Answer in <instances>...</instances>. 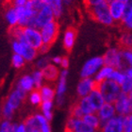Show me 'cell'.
<instances>
[{"mask_svg": "<svg viewBox=\"0 0 132 132\" xmlns=\"http://www.w3.org/2000/svg\"><path fill=\"white\" fill-rule=\"evenodd\" d=\"M11 63H12V66H13L14 68L20 69L25 65L26 60L23 58L21 55L13 54V55H12V58H11Z\"/></svg>", "mask_w": 132, "mask_h": 132, "instance_id": "e575fe53", "label": "cell"}, {"mask_svg": "<svg viewBox=\"0 0 132 132\" xmlns=\"http://www.w3.org/2000/svg\"><path fill=\"white\" fill-rule=\"evenodd\" d=\"M131 90H132V79L127 76L125 81L121 84V91L124 94H128Z\"/></svg>", "mask_w": 132, "mask_h": 132, "instance_id": "74e56055", "label": "cell"}, {"mask_svg": "<svg viewBox=\"0 0 132 132\" xmlns=\"http://www.w3.org/2000/svg\"><path fill=\"white\" fill-rule=\"evenodd\" d=\"M48 4H49L48 0H28V3L26 4V6L28 7L29 9H31L35 13H37L44 7H45Z\"/></svg>", "mask_w": 132, "mask_h": 132, "instance_id": "f1b7e54d", "label": "cell"}, {"mask_svg": "<svg viewBox=\"0 0 132 132\" xmlns=\"http://www.w3.org/2000/svg\"><path fill=\"white\" fill-rule=\"evenodd\" d=\"M28 99H29V102L33 106H41V104L43 103V98H42L41 93L37 89L30 92Z\"/></svg>", "mask_w": 132, "mask_h": 132, "instance_id": "836d02e7", "label": "cell"}, {"mask_svg": "<svg viewBox=\"0 0 132 132\" xmlns=\"http://www.w3.org/2000/svg\"><path fill=\"white\" fill-rule=\"evenodd\" d=\"M123 120L124 116L116 115L110 121L103 125L99 132H124L123 129Z\"/></svg>", "mask_w": 132, "mask_h": 132, "instance_id": "5bb4252c", "label": "cell"}, {"mask_svg": "<svg viewBox=\"0 0 132 132\" xmlns=\"http://www.w3.org/2000/svg\"><path fill=\"white\" fill-rule=\"evenodd\" d=\"M1 1H2V0H0V2H1Z\"/></svg>", "mask_w": 132, "mask_h": 132, "instance_id": "6f0895ef", "label": "cell"}, {"mask_svg": "<svg viewBox=\"0 0 132 132\" xmlns=\"http://www.w3.org/2000/svg\"><path fill=\"white\" fill-rule=\"evenodd\" d=\"M43 101H53L56 97V89L49 84H44L39 89Z\"/></svg>", "mask_w": 132, "mask_h": 132, "instance_id": "44dd1931", "label": "cell"}, {"mask_svg": "<svg viewBox=\"0 0 132 132\" xmlns=\"http://www.w3.org/2000/svg\"><path fill=\"white\" fill-rule=\"evenodd\" d=\"M64 132H72V131L70 129H68V128H65V131Z\"/></svg>", "mask_w": 132, "mask_h": 132, "instance_id": "db71d44e", "label": "cell"}, {"mask_svg": "<svg viewBox=\"0 0 132 132\" xmlns=\"http://www.w3.org/2000/svg\"><path fill=\"white\" fill-rule=\"evenodd\" d=\"M49 48H50L49 46H47V45H44H44L38 50V52H40L41 54H45V53H47V51L49 50Z\"/></svg>", "mask_w": 132, "mask_h": 132, "instance_id": "c3c4849f", "label": "cell"}, {"mask_svg": "<svg viewBox=\"0 0 132 132\" xmlns=\"http://www.w3.org/2000/svg\"><path fill=\"white\" fill-rule=\"evenodd\" d=\"M108 1H110V0H108ZM117 1H121V2H125L126 0H117Z\"/></svg>", "mask_w": 132, "mask_h": 132, "instance_id": "11a10c76", "label": "cell"}, {"mask_svg": "<svg viewBox=\"0 0 132 132\" xmlns=\"http://www.w3.org/2000/svg\"><path fill=\"white\" fill-rule=\"evenodd\" d=\"M1 114H2V110H1V108H0V116H1Z\"/></svg>", "mask_w": 132, "mask_h": 132, "instance_id": "9f6ffc18", "label": "cell"}, {"mask_svg": "<svg viewBox=\"0 0 132 132\" xmlns=\"http://www.w3.org/2000/svg\"><path fill=\"white\" fill-rule=\"evenodd\" d=\"M67 77H68V70L62 69L60 73L58 84L56 88V100L58 106H61L64 102V94L67 90Z\"/></svg>", "mask_w": 132, "mask_h": 132, "instance_id": "ba28073f", "label": "cell"}, {"mask_svg": "<svg viewBox=\"0 0 132 132\" xmlns=\"http://www.w3.org/2000/svg\"><path fill=\"white\" fill-rule=\"evenodd\" d=\"M125 72H126V75L127 77L132 79V68L131 67H127V68L125 69Z\"/></svg>", "mask_w": 132, "mask_h": 132, "instance_id": "681fc988", "label": "cell"}, {"mask_svg": "<svg viewBox=\"0 0 132 132\" xmlns=\"http://www.w3.org/2000/svg\"><path fill=\"white\" fill-rule=\"evenodd\" d=\"M17 88L21 89L25 93H30L35 89V84L31 75H25L19 78L16 84Z\"/></svg>", "mask_w": 132, "mask_h": 132, "instance_id": "e0dca14e", "label": "cell"}, {"mask_svg": "<svg viewBox=\"0 0 132 132\" xmlns=\"http://www.w3.org/2000/svg\"><path fill=\"white\" fill-rule=\"evenodd\" d=\"M72 2H73V0H63V5H71Z\"/></svg>", "mask_w": 132, "mask_h": 132, "instance_id": "816d5d0a", "label": "cell"}, {"mask_svg": "<svg viewBox=\"0 0 132 132\" xmlns=\"http://www.w3.org/2000/svg\"><path fill=\"white\" fill-rule=\"evenodd\" d=\"M55 13H54L51 6L48 4V5H46L45 7L42 9L39 12L36 13L34 18L28 24V27L35 28L37 29H41L45 25L55 21Z\"/></svg>", "mask_w": 132, "mask_h": 132, "instance_id": "3957f363", "label": "cell"}, {"mask_svg": "<svg viewBox=\"0 0 132 132\" xmlns=\"http://www.w3.org/2000/svg\"><path fill=\"white\" fill-rule=\"evenodd\" d=\"M104 65L105 63L103 57L97 56V57L91 58L84 63L81 71H80V76H81L82 78L94 77L97 72Z\"/></svg>", "mask_w": 132, "mask_h": 132, "instance_id": "8992f818", "label": "cell"}, {"mask_svg": "<svg viewBox=\"0 0 132 132\" xmlns=\"http://www.w3.org/2000/svg\"><path fill=\"white\" fill-rule=\"evenodd\" d=\"M2 115L4 117L5 120H11L12 118V116H13V113H14V110L11 109L10 106H9L6 102H4V104L2 106Z\"/></svg>", "mask_w": 132, "mask_h": 132, "instance_id": "8d00e7d4", "label": "cell"}, {"mask_svg": "<svg viewBox=\"0 0 132 132\" xmlns=\"http://www.w3.org/2000/svg\"><path fill=\"white\" fill-rule=\"evenodd\" d=\"M97 89L102 94L106 103L114 104L119 95L121 94V86L110 79L105 80L97 84Z\"/></svg>", "mask_w": 132, "mask_h": 132, "instance_id": "7a4b0ae2", "label": "cell"}, {"mask_svg": "<svg viewBox=\"0 0 132 132\" xmlns=\"http://www.w3.org/2000/svg\"><path fill=\"white\" fill-rule=\"evenodd\" d=\"M59 29L60 28H59V24L57 21H53L40 29L44 45L50 47L54 44V42L58 38Z\"/></svg>", "mask_w": 132, "mask_h": 132, "instance_id": "52a82bcc", "label": "cell"}, {"mask_svg": "<svg viewBox=\"0 0 132 132\" xmlns=\"http://www.w3.org/2000/svg\"><path fill=\"white\" fill-rule=\"evenodd\" d=\"M125 5H126V10H129L132 8V0H126L125 1Z\"/></svg>", "mask_w": 132, "mask_h": 132, "instance_id": "f907efd6", "label": "cell"}, {"mask_svg": "<svg viewBox=\"0 0 132 132\" xmlns=\"http://www.w3.org/2000/svg\"><path fill=\"white\" fill-rule=\"evenodd\" d=\"M61 66L62 67V69H67V68H68V66H69V60H68V58H66V57H62Z\"/></svg>", "mask_w": 132, "mask_h": 132, "instance_id": "7dc6e473", "label": "cell"}, {"mask_svg": "<svg viewBox=\"0 0 132 132\" xmlns=\"http://www.w3.org/2000/svg\"><path fill=\"white\" fill-rule=\"evenodd\" d=\"M121 26L125 30L132 31V8L126 10L125 15L121 21Z\"/></svg>", "mask_w": 132, "mask_h": 132, "instance_id": "f546056e", "label": "cell"}, {"mask_svg": "<svg viewBox=\"0 0 132 132\" xmlns=\"http://www.w3.org/2000/svg\"><path fill=\"white\" fill-rule=\"evenodd\" d=\"M96 113L99 117V120L101 122V127L106 124L108 121H110V119H112L113 117L117 115L114 104H111V103H105L103 107Z\"/></svg>", "mask_w": 132, "mask_h": 132, "instance_id": "9a60e30c", "label": "cell"}, {"mask_svg": "<svg viewBox=\"0 0 132 132\" xmlns=\"http://www.w3.org/2000/svg\"><path fill=\"white\" fill-rule=\"evenodd\" d=\"M83 1H84V4H85L86 7L90 9L92 7H94V6L98 5L99 3L103 2L104 0H83Z\"/></svg>", "mask_w": 132, "mask_h": 132, "instance_id": "7bdbcfd3", "label": "cell"}, {"mask_svg": "<svg viewBox=\"0 0 132 132\" xmlns=\"http://www.w3.org/2000/svg\"><path fill=\"white\" fill-rule=\"evenodd\" d=\"M82 119L86 124H88L90 127L94 128L96 131H99L100 128H101V122H100V120H99V117H98V115H97L96 112L84 115L82 117Z\"/></svg>", "mask_w": 132, "mask_h": 132, "instance_id": "cb8c5ba5", "label": "cell"}, {"mask_svg": "<svg viewBox=\"0 0 132 132\" xmlns=\"http://www.w3.org/2000/svg\"><path fill=\"white\" fill-rule=\"evenodd\" d=\"M128 117H129V119H130V121H131V123H132V113H130L129 115H128Z\"/></svg>", "mask_w": 132, "mask_h": 132, "instance_id": "f5cc1de1", "label": "cell"}, {"mask_svg": "<svg viewBox=\"0 0 132 132\" xmlns=\"http://www.w3.org/2000/svg\"><path fill=\"white\" fill-rule=\"evenodd\" d=\"M37 54H38V50L33 48L32 46H30L27 43H24V48H23V52L21 56L25 59L26 61H34L37 57Z\"/></svg>", "mask_w": 132, "mask_h": 132, "instance_id": "4316f807", "label": "cell"}, {"mask_svg": "<svg viewBox=\"0 0 132 132\" xmlns=\"http://www.w3.org/2000/svg\"><path fill=\"white\" fill-rule=\"evenodd\" d=\"M15 132H28V129L26 127L24 123L15 125Z\"/></svg>", "mask_w": 132, "mask_h": 132, "instance_id": "ee69618b", "label": "cell"}, {"mask_svg": "<svg viewBox=\"0 0 132 132\" xmlns=\"http://www.w3.org/2000/svg\"><path fill=\"white\" fill-rule=\"evenodd\" d=\"M28 132H41V122L39 121L36 114L27 117L24 122Z\"/></svg>", "mask_w": 132, "mask_h": 132, "instance_id": "d6986e66", "label": "cell"}, {"mask_svg": "<svg viewBox=\"0 0 132 132\" xmlns=\"http://www.w3.org/2000/svg\"><path fill=\"white\" fill-rule=\"evenodd\" d=\"M48 3L55 13L56 18H60L63 11V0H48Z\"/></svg>", "mask_w": 132, "mask_h": 132, "instance_id": "4dcf8cb0", "label": "cell"}, {"mask_svg": "<svg viewBox=\"0 0 132 132\" xmlns=\"http://www.w3.org/2000/svg\"><path fill=\"white\" fill-rule=\"evenodd\" d=\"M26 95H27V93H25V92L22 91L21 89L16 87V88L14 89L13 91L10 94V95L8 96V98H7V100H6L5 102L15 111V110L21 106L22 102L24 101V99L26 98Z\"/></svg>", "mask_w": 132, "mask_h": 132, "instance_id": "4fadbf2b", "label": "cell"}, {"mask_svg": "<svg viewBox=\"0 0 132 132\" xmlns=\"http://www.w3.org/2000/svg\"><path fill=\"white\" fill-rule=\"evenodd\" d=\"M53 107H54L53 101H43V103L41 104L42 114L48 121H51L53 118Z\"/></svg>", "mask_w": 132, "mask_h": 132, "instance_id": "83f0119b", "label": "cell"}, {"mask_svg": "<svg viewBox=\"0 0 132 132\" xmlns=\"http://www.w3.org/2000/svg\"><path fill=\"white\" fill-rule=\"evenodd\" d=\"M66 128L70 129L72 132H97L94 128L86 124L82 118H74L71 116L67 121Z\"/></svg>", "mask_w": 132, "mask_h": 132, "instance_id": "30bf717a", "label": "cell"}, {"mask_svg": "<svg viewBox=\"0 0 132 132\" xmlns=\"http://www.w3.org/2000/svg\"><path fill=\"white\" fill-rule=\"evenodd\" d=\"M89 14L95 22L101 25L110 27L115 23L110 15L108 0H104L103 2L99 3L98 5L89 9Z\"/></svg>", "mask_w": 132, "mask_h": 132, "instance_id": "6da1fadb", "label": "cell"}, {"mask_svg": "<svg viewBox=\"0 0 132 132\" xmlns=\"http://www.w3.org/2000/svg\"><path fill=\"white\" fill-rule=\"evenodd\" d=\"M97 88V82L93 77L81 78L77 87V93L79 98L88 96L92 92Z\"/></svg>", "mask_w": 132, "mask_h": 132, "instance_id": "9c48e42d", "label": "cell"}, {"mask_svg": "<svg viewBox=\"0 0 132 132\" xmlns=\"http://www.w3.org/2000/svg\"><path fill=\"white\" fill-rule=\"evenodd\" d=\"M122 55L126 68L127 67L132 68V49H122Z\"/></svg>", "mask_w": 132, "mask_h": 132, "instance_id": "d590c367", "label": "cell"}, {"mask_svg": "<svg viewBox=\"0 0 132 132\" xmlns=\"http://www.w3.org/2000/svg\"><path fill=\"white\" fill-rule=\"evenodd\" d=\"M88 98L91 102L92 106L94 108V110H95V112H97L102 107H103V105L106 103L105 102V99L102 95V94L100 93L98 89H95L94 91L92 92L91 94L88 95Z\"/></svg>", "mask_w": 132, "mask_h": 132, "instance_id": "2e32d148", "label": "cell"}, {"mask_svg": "<svg viewBox=\"0 0 132 132\" xmlns=\"http://www.w3.org/2000/svg\"><path fill=\"white\" fill-rule=\"evenodd\" d=\"M113 70H114V69H113L112 67L108 66V65H104L98 72H97L96 75L94 77V80H95L97 82V84H98V83L103 82L105 80L110 79V75L112 74Z\"/></svg>", "mask_w": 132, "mask_h": 132, "instance_id": "603a6c76", "label": "cell"}, {"mask_svg": "<svg viewBox=\"0 0 132 132\" xmlns=\"http://www.w3.org/2000/svg\"><path fill=\"white\" fill-rule=\"evenodd\" d=\"M42 71L44 73V79L48 80L50 82L58 79L59 77H60V73H61V72L59 71L58 67L56 65H54V64H49L47 67H45Z\"/></svg>", "mask_w": 132, "mask_h": 132, "instance_id": "ffe728a7", "label": "cell"}, {"mask_svg": "<svg viewBox=\"0 0 132 132\" xmlns=\"http://www.w3.org/2000/svg\"><path fill=\"white\" fill-rule=\"evenodd\" d=\"M121 49H132V31L125 30L119 38Z\"/></svg>", "mask_w": 132, "mask_h": 132, "instance_id": "d4e9b609", "label": "cell"}, {"mask_svg": "<svg viewBox=\"0 0 132 132\" xmlns=\"http://www.w3.org/2000/svg\"><path fill=\"white\" fill-rule=\"evenodd\" d=\"M31 77H32L34 84H35V89L39 90L42 86L44 85V73H43L42 70L37 69V70H35V71H33Z\"/></svg>", "mask_w": 132, "mask_h": 132, "instance_id": "d6a6232c", "label": "cell"}, {"mask_svg": "<svg viewBox=\"0 0 132 132\" xmlns=\"http://www.w3.org/2000/svg\"><path fill=\"white\" fill-rule=\"evenodd\" d=\"M70 116H71V117H74V118H82L83 116H84L77 104H75L74 106L71 108V110H70Z\"/></svg>", "mask_w": 132, "mask_h": 132, "instance_id": "f35d334b", "label": "cell"}, {"mask_svg": "<svg viewBox=\"0 0 132 132\" xmlns=\"http://www.w3.org/2000/svg\"><path fill=\"white\" fill-rule=\"evenodd\" d=\"M109 9H110V15L114 20V22L121 23L125 15V12H126L125 2L117 1V0H110L109 1Z\"/></svg>", "mask_w": 132, "mask_h": 132, "instance_id": "7c38bea8", "label": "cell"}, {"mask_svg": "<svg viewBox=\"0 0 132 132\" xmlns=\"http://www.w3.org/2000/svg\"><path fill=\"white\" fill-rule=\"evenodd\" d=\"M116 113L120 116H128L131 113L129 103V95L124 93H121L115 102H114Z\"/></svg>", "mask_w": 132, "mask_h": 132, "instance_id": "8fae6325", "label": "cell"}, {"mask_svg": "<svg viewBox=\"0 0 132 132\" xmlns=\"http://www.w3.org/2000/svg\"><path fill=\"white\" fill-rule=\"evenodd\" d=\"M77 39V30L75 28H68L63 34V46L66 50H71Z\"/></svg>", "mask_w": 132, "mask_h": 132, "instance_id": "ac0fdd59", "label": "cell"}, {"mask_svg": "<svg viewBox=\"0 0 132 132\" xmlns=\"http://www.w3.org/2000/svg\"><path fill=\"white\" fill-rule=\"evenodd\" d=\"M20 42H26L27 44H29L33 48H35L36 50H39L44 45L40 29L31 28V27L23 28V39Z\"/></svg>", "mask_w": 132, "mask_h": 132, "instance_id": "5b68a950", "label": "cell"}, {"mask_svg": "<svg viewBox=\"0 0 132 132\" xmlns=\"http://www.w3.org/2000/svg\"><path fill=\"white\" fill-rule=\"evenodd\" d=\"M105 65L110 66L113 69H118V70H125L124 60L122 55V49L118 47H110L106 51L105 55L103 56Z\"/></svg>", "mask_w": 132, "mask_h": 132, "instance_id": "277c9868", "label": "cell"}, {"mask_svg": "<svg viewBox=\"0 0 132 132\" xmlns=\"http://www.w3.org/2000/svg\"><path fill=\"white\" fill-rule=\"evenodd\" d=\"M12 129V124L10 120H3L0 123V132H11Z\"/></svg>", "mask_w": 132, "mask_h": 132, "instance_id": "60d3db41", "label": "cell"}, {"mask_svg": "<svg viewBox=\"0 0 132 132\" xmlns=\"http://www.w3.org/2000/svg\"><path fill=\"white\" fill-rule=\"evenodd\" d=\"M61 60H62V57H60V56H56V57L52 58L51 61H52L53 63H54V65L57 66V65H61Z\"/></svg>", "mask_w": 132, "mask_h": 132, "instance_id": "bcb514c9", "label": "cell"}, {"mask_svg": "<svg viewBox=\"0 0 132 132\" xmlns=\"http://www.w3.org/2000/svg\"><path fill=\"white\" fill-rule=\"evenodd\" d=\"M77 104L78 105L80 110L82 111L83 115H87V114H91V113H95V110H94V108L92 106L88 96L79 98V100L77 101Z\"/></svg>", "mask_w": 132, "mask_h": 132, "instance_id": "484cf974", "label": "cell"}, {"mask_svg": "<svg viewBox=\"0 0 132 132\" xmlns=\"http://www.w3.org/2000/svg\"><path fill=\"white\" fill-rule=\"evenodd\" d=\"M50 61H51V60H50L48 57H42L40 60H38V61H37V67H38V69H40V70H44L45 67H47V66L49 65Z\"/></svg>", "mask_w": 132, "mask_h": 132, "instance_id": "ab89813d", "label": "cell"}, {"mask_svg": "<svg viewBox=\"0 0 132 132\" xmlns=\"http://www.w3.org/2000/svg\"><path fill=\"white\" fill-rule=\"evenodd\" d=\"M123 129H124V132H132V123L128 116H124Z\"/></svg>", "mask_w": 132, "mask_h": 132, "instance_id": "b9f144b4", "label": "cell"}, {"mask_svg": "<svg viewBox=\"0 0 132 132\" xmlns=\"http://www.w3.org/2000/svg\"><path fill=\"white\" fill-rule=\"evenodd\" d=\"M5 19L11 28L18 26V16H17L16 9L14 6H11L7 9L5 12Z\"/></svg>", "mask_w": 132, "mask_h": 132, "instance_id": "7402d4cb", "label": "cell"}, {"mask_svg": "<svg viewBox=\"0 0 132 132\" xmlns=\"http://www.w3.org/2000/svg\"><path fill=\"white\" fill-rule=\"evenodd\" d=\"M28 0H12V6L14 7H23L26 6Z\"/></svg>", "mask_w": 132, "mask_h": 132, "instance_id": "f6af8a7d", "label": "cell"}, {"mask_svg": "<svg viewBox=\"0 0 132 132\" xmlns=\"http://www.w3.org/2000/svg\"><path fill=\"white\" fill-rule=\"evenodd\" d=\"M127 77V75H126V72L125 70H118V69H114L112 72V74L110 75V79L116 82L117 84L121 86V84L125 81Z\"/></svg>", "mask_w": 132, "mask_h": 132, "instance_id": "1f68e13d", "label": "cell"}]
</instances>
